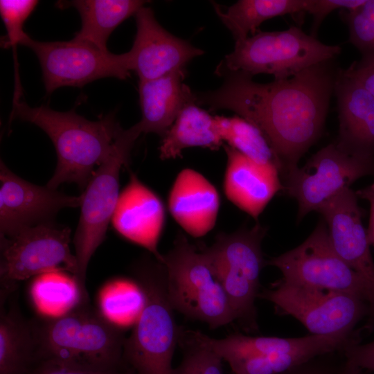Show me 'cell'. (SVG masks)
<instances>
[{
	"label": "cell",
	"mask_w": 374,
	"mask_h": 374,
	"mask_svg": "<svg viewBox=\"0 0 374 374\" xmlns=\"http://www.w3.org/2000/svg\"><path fill=\"white\" fill-rule=\"evenodd\" d=\"M339 70L331 60L269 83L256 82L240 71L229 72L222 75L225 79L217 89L195 93L196 102L211 111H233L257 127L283 175L298 167L321 136Z\"/></svg>",
	"instance_id": "cell-1"
},
{
	"label": "cell",
	"mask_w": 374,
	"mask_h": 374,
	"mask_svg": "<svg viewBox=\"0 0 374 374\" xmlns=\"http://www.w3.org/2000/svg\"><path fill=\"white\" fill-rule=\"evenodd\" d=\"M11 116L35 124L51 139L57 153V166L46 186L57 189L62 183H75L83 191L95 172L114 152L124 130L113 114L89 121L73 109L57 112L42 105L31 107L13 101Z\"/></svg>",
	"instance_id": "cell-2"
},
{
	"label": "cell",
	"mask_w": 374,
	"mask_h": 374,
	"mask_svg": "<svg viewBox=\"0 0 374 374\" xmlns=\"http://www.w3.org/2000/svg\"><path fill=\"white\" fill-rule=\"evenodd\" d=\"M30 323L33 362L49 359L103 370L127 365L123 330L89 302L57 316L35 317Z\"/></svg>",
	"instance_id": "cell-3"
},
{
	"label": "cell",
	"mask_w": 374,
	"mask_h": 374,
	"mask_svg": "<svg viewBox=\"0 0 374 374\" xmlns=\"http://www.w3.org/2000/svg\"><path fill=\"white\" fill-rule=\"evenodd\" d=\"M132 272L143 305L131 335L125 339L123 359L137 374H172L180 328L169 300L164 265L156 259H144Z\"/></svg>",
	"instance_id": "cell-4"
},
{
	"label": "cell",
	"mask_w": 374,
	"mask_h": 374,
	"mask_svg": "<svg viewBox=\"0 0 374 374\" xmlns=\"http://www.w3.org/2000/svg\"><path fill=\"white\" fill-rule=\"evenodd\" d=\"M341 52L337 45H327L297 26L280 31H259L235 42L233 51L219 64L222 75L240 71L251 77L272 75L274 80L288 79L319 63L333 60Z\"/></svg>",
	"instance_id": "cell-5"
},
{
	"label": "cell",
	"mask_w": 374,
	"mask_h": 374,
	"mask_svg": "<svg viewBox=\"0 0 374 374\" xmlns=\"http://www.w3.org/2000/svg\"><path fill=\"white\" fill-rule=\"evenodd\" d=\"M170 302L184 316L211 328L235 320L224 288L200 250L179 233L172 248L163 255Z\"/></svg>",
	"instance_id": "cell-6"
},
{
	"label": "cell",
	"mask_w": 374,
	"mask_h": 374,
	"mask_svg": "<svg viewBox=\"0 0 374 374\" xmlns=\"http://www.w3.org/2000/svg\"><path fill=\"white\" fill-rule=\"evenodd\" d=\"M141 132L136 124L124 130L114 152L96 170L81 193L80 215L73 244L78 263L75 283L82 301H89L86 288L89 262L104 241L119 197V174L127 166L131 150Z\"/></svg>",
	"instance_id": "cell-7"
},
{
	"label": "cell",
	"mask_w": 374,
	"mask_h": 374,
	"mask_svg": "<svg viewBox=\"0 0 374 374\" xmlns=\"http://www.w3.org/2000/svg\"><path fill=\"white\" fill-rule=\"evenodd\" d=\"M366 176L374 179V154L353 152L335 141L314 154L303 166L284 174L282 191L296 200L300 221Z\"/></svg>",
	"instance_id": "cell-8"
},
{
	"label": "cell",
	"mask_w": 374,
	"mask_h": 374,
	"mask_svg": "<svg viewBox=\"0 0 374 374\" xmlns=\"http://www.w3.org/2000/svg\"><path fill=\"white\" fill-rule=\"evenodd\" d=\"M71 229L53 222L28 227L10 238L0 237L1 287L15 289L33 276L69 271L75 282L78 263L69 247Z\"/></svg>",
	"instance_id": "cell-9"
},
{
	"label": "cell",
	"mask_w": 374,
	"mask_h": 374,
	"mask_svg": "<svg viewBox=\"0 0 374 374\" xmlns=\"http://www.w3.org/2000/svg\"><path fill=\"white\" fill-rule=\"evenodd\" d=\"M258 297L271 302L283 314L299 321L312 335L353 332L368 314V303L348 293L318 289L282 279Z\"/></svg>",
	"instance_id": "cell-10"
},
{
	"label": "cell",
	"mask_w": 374,
	"mask_h": 374,
	"mask_svg": "<svg viewBox=\"0 0 374 374\" xmlns=\"http://www.w3.org/2000/svg\"><path fill=\"white\" fill-rule=\"evenodd\" d=\"M266 265L277 267L285 282L348 293L367 303L363 280L334 249L322 218L303 242L266 260Z\"/></svg>",
	"instance_id": "cell-11"
},
{
	"label": "cell",
	"mask_w": 374,
	"mask_h": 374,
	"mask_svg": "<svg viewBox=\"0 0 374 374\" xmlns=\"http://www.w3.org/2000/svg\"><path fill=\"white\" fill-rule=\"evenodd\" d=\"M37 55L47 93L62 87H82L104 78L130 76L127 53L114 54L86 42H39L30 36L22 44Z\"/></svg>",
	"instance_id": "cell-12"
},
{
	"label": "cell",
	"mask_w": 374,
	"mask_h": 374,
	"mask_svg": "<svg viewBox=\"0 0 374 374\" xmlns=\"http://www.w3.org/2000/svg\"><path fill=\"white\" fill-rule=\"evenodd\" d=\"M357 198L356 192L348 187L323 203L317 211L326 224L334 249L365 284L368 314L364 328L371 333L374 330V261Z\"/></svg>",
	"instance_id": "cell-13"
},
{
	"label": "cell",
	"mask_w": 374,
	"mask_h": 374,
	"mask_svg": "<svg viewBox=\"0 0 374 374\" xmlns=\"http://www.w3.org/2000/svg\"><path fill=\"white\" fill-rule=\"evenodd\" d=\"M0 237L10 238L28 227L53 222L58 211L80 206L82 195L30 183L0 165Z\"/></svg>",
	"instance_id": "cell-14"
},
{
	"label": "cell",
	"mask_w": 374,
	"mask_h": 374,
	"mask_svg": "<svg viewBox=\"0 0 374 374\" xmlns=\"http://www.w3.org/2000/svg\"><path fill=\"white\" fill-rule=\"evenodd\" d=\"M135 17L136 33L132 47L127 53L130 70L136 73L139 82L185 69L192 59L204 53L164 29L150 8L143 6Z\"/></svg>",
	"instance_id": "cell-15"
},
{
	"label": "cell",
	"mask_w": 374,
	"mask_h": 374,
	"mask_svg": "<svg viewBox=\"0 0 374 374\" xmlns=\"http://www.w3.org/2000/svg\"><path fill=\"white\" fill-rule=\"evenodd\" d=\"M165 219L161 199L131 172L112 219L114 229L127 240L146 249L161 263L163 255L158 251V243Z\"/></svg>",
	"instance_id": "cell-16"
},
{
	"label": "cell",
	"mask_w": 374,
	"mask_h": 374,
	"mask_svg": "<svg viewBox=\"0 0 374 374\" xmlns=\"http://www.w3.org/2000/svg\"><path fill=\"white\" fill-rule=\"evenodd\" d=\"M227 163L224 179L226 198L240 210L258 220L283 184L276 166L258 165L234 148L224 145Z\"/></svg>",
	"instance_id": "cell-17"
},
{
	"label": "cell",
	"mask_w": 374,
	"mask_h": 374,
	"mask_svg": "<svg viewBox=\"0 0 374 374\" xmlns=\"http://www.w3.org/2000/svg\"><path fill=\"white\" fill-rule=\"evenodd\" d=\"M220 198L215 187L202 174L185 168L170 189L168 210L176 222L190 235L200 238L215 225Z\"/></svg>",
	"instance_id": "cell-18"
},
{
	"label": "cell",
	"mask_w": 374,
	"mask_h": 374,
	"mask_svg": "<svg viewBox=\"0 0 374 374\" xmlns=\"http://www.w3.org/2000/svg\"><path fill=\"white\" fill-rule=\"evenodd\" d=\"M339 136L336 142L349 150L374 154V96L347 69H339L335 84Z\"/></svg>",
	"instance_id": "cell-19"
},
{
	"label": "cell",
	"mask_w": 374,
	"mask_h": 374,
	"mask_svg": "<svg viewBox=\"0 0 374 374\" xmlns=\"http://www.w3.org/2000/svg\"><path fill=\"white\" fill-rule=\"evenodd\" d=\"M185 69L160 78L139 82L141 119L136 124L141 133L162 138L172 125L185 103L194 96L184 83Z\"/></svg>",
	"instance_id": "cell-20"
},
{
	"label": "cell",
	"mask_w": 374,
	"mask_h": 374,
	"mask_svg": "<svg viewBox=\"0 0 374 374\" xmlns=\"http://www.w3.org/2000/svg\"><path fill=\"white\" fill-rule=\"evenodd\" d=\"M139 0L62 1L57 7L75 8L81 18V28L73 38L88 43L101 51H109L107 43L112 33L124 20L144 6Z\"/></svg>",
	"instance_id": "cell-21"
},
{
	"label": "cell",
	"mask_w": 374,
	"mask_h": 374,
	"mask_svg": "<svg viewBox=\"0 0 374 374\" xmlns=\"http://www.w3.org/2000/svg\"><path fill=\"white\" fill-rule=\"evenodd\" d=\"M267 231L257 223L250 229L244 226L231 233H220L214 244L206 249L238 276L259 288L260 272L266 265L261 244Z\"/></svg>",
	"instance_id": "cell-22"
},
{
	"label": "cell",
	"mask_w": 374,
	"mask_h": 374,
	"mask_svg": "<svg viewBox=\"0 0 374 374\" xmlns=\"http://www.w3.org/2000/svg\"><path fill=\"white\" fill-rule=\"evenodd\" d=\"M222 143L215 117L198 107L194 93L163 137L159 157L162 160L176 159L183 150L194 147L217 150Z\"/></svg>",
	"instance_id": "cell-23"
},
{
	"label": "cell",
	"mask_w": 374,
	"mask_h": 374,
	"mask_svg": "<svg viewBox=\"0 0 374 374\" xmlns=\"http://www.w3.org/2000/svg\"><path fill=\"white\" fill-rule=\"evenodd\" d=\"M197 338L218 354L228 364L253 358L269 357L293 352L314 343L320 335L284 338L278 337H251L240 333L223 339H213L199 331H195Z\"/></svg>",
	"instance_id": "cell-24"
},
{
	"label": "cell",
	"mask_w": 374,
	"mask_h": 374,
	"mask_svg": "<svg viewBox=\"0 0 374 374\" xmlns=\"http://www.w3.org/2000/svg\"><path fill=\"white\" fill-rule=\"evenodd\" d=\"M1 301L0 374H26L34 361V343L30 320L10 301Z\"/></svg>",
	"instance_id": "cell-25"
},
{
	"label": "cell",
	"mask_w": 374,
	"mask_h": 374,
	"mask_svg": "<svg viewBox=\"0 0 374 374\" xmlns=\"http://www.w3.org/2000/svg\"><path fill=\"white\" fill-rule=\"evenodd\" d=\"M308 0H240L224 12L213 4L222 23L232 33L235 42L255 34L265 21L278 16L305 13Z\"/></svg>",
	"instance_id": "cell-26"
},
{
	"label": "cell",
	"mask_w": 374,
	"mask_h": 374,
	"mask_svg": "<svg viewBox=\"0 0 374 374\" xmlns=\"http://www.w3.org/2000/svg\"><path fill=\"white\" fill-rule=\"evenodd\" d=\"M215 126L222 141L253 162L264 166H276L278 159L262 132L244 118L216 116Z\"/></svg>",
	"instance_id": "cell-27"
},
{
	"label": "cell",
	"mask_w": 374,
	"mask_h": 374,
	"mask_svg": "<svg viewBox=\"0 0 374 374\" xmlns=\"http://www.w3.org/2000/svg\"><path fill=\"white\" fill-rule=\"evenodd\" d=\"M31 296L41 310L48 312L72 309L83 302L79 289L73 279L58 272L40 275L33 283Z\"/></svg>",
	"instance_id": "cell-28"
},
{
	"label": "cell",
	"mask_w": 374,
	"mask_h": 374,
	"mask_svg": "<svg viewBox=\"0 0 374 374\" xmlns=\"http://www.w3.org/2000/svg\"><path fill=\"white\" fill-rule=\"evenodd\" d=\"M178 343L184 357L172 374H224L222 357L202 342L194 330L180 329Z\"/></svg>",
	"instance_id": "cell-29"
},
{
	"label": "cell",
	"mask_w": 374,
	"mask_h": 374,
	"mask_svg": "<svg viewBox=\"0 0 374 374\" xmlns=\"http://www.w3.org/2000/svg\"><path fill=\"white\" fill-rule=\"evenodd\" d=\"M143 305V296L135 282L112 283L100 296L102 313L113 322L139 316Z\"/></svg>",
	"instance_id": "cell-30"
},
{
	"label": "cell",
	"mask_w": 374,
	"mask_h": 374,
	"mask_svg": "<svg viewBox=\"0 0 374 374\" xmlns=\"http://www.w3.org/2000/svg\"><path fill=\"white\" fill-rule=\"evenodd\" d=\"M341 14L348 27L349 42L362 59H374V0H366L353 10H343Z\"/></svg>",
	"instance_id": "cell-31"
},
{
	"label": "cell",
	"mask_w": 374,
	"mask_h": 374,
	"mask_svg": "<svg viewBox=\"0 0 374 374\" xmlns=\"http://www.w3.org/2000/svg\"><path fill=\"white\" fill-rule=\"evenodd\" d=\"M38 3L35 0L0 1V15L6 30V35L1 42L3 48L22 45L29 37L25 33L24 26Z\"/></svg>",
	"instance_id": "cell-32"
},
{
	"label": "cell",
	"mask_w": 374,
	"mask_h": 374,
	"mask_svg": "<svg viewBox=\"0 0 374 374\" xmlns=\"http://www.w3.org/2000/svg\"><path fill=\"white\" fill-rule=\"evenodd\" d=\"M26 374H137L128 365L109 369H96L55 360L35 361Z\"/></svg>",
	"instance_id": "cell-33"
},
{
	"label": "cell",
	"mask_w": 374,
	"mask_h": 374,
	"mask_svg": "<svg viewBox=\"0 0 374 374\" xmlns=\"http://www.w3.org/2000/svg\"><path fill=\"white\" fill-rule=\"evenodd\" d=\"M366 0H308L306 12L312 15L313 22L311 35L315 34L327 15L335 10H353Z\"/></svg>",
	"instance_id": "cell-34"
},
{
	"label": "cell",
	"mask_w": 374,
	"mask_h": 374,
	"mask_svg": "<svg viewBox=\"0 0 374 374\" xmlns=\"http://www.w3.org/2000/svg\"><path fill=\"white\" fill-rule=\"evenodd\" d=\"M347 364L362 370L374 371V341L367 344H360L355 341L344 349Z\"/></svg>",
	"instance_id": "cell-35"
},
{
	"label": "cell",
	"mask_w": 374,
	"mask_h": 374,
	"mask_svg": "<svg viewBox=\"0 0 374 374\" xmlns=\"http://www.w3.org/2000/svg\"><path fill=\"white\" fill-rule=\"evenodd\" d=\"M347 71L374 96V59H361Z\"/></svg>",
	"instance_id": "cell-36"
},
{
	"label": "cell",
	"mask_w": 374,
	"mask_h": 374,
	"mask_svg": "<svg viewBox=\"0 0 374 374\" xmlns=\"http://www.w3.org/2000/svg\"><path fill=\"white\" fill-rule=\"evenodd\" d=\"M358 197L368 201L370 205L368 227L366 231L370 245L374 246V183L356 192Z\"/></svg>",
	"instance_id": "cell-37"
},
{
	"label": "cell",
	"mask_w": 374,
	"mask_h": 374,
	"mask_svg": "<svg viewBox=\"0 0 374 374\" xmlns=\"http://www.w3.org/2000/svg\"><path fill=\"white\" fill-rule=\"evenodd\" d=\"M283 374H342L341 369L335 371L330 367L310 363H305Z\"/></svg>",
	"instance_id": "cell-38"
},
{
	"label": "cell",
	"mask_w": 374,
	"mask_h": 374,
	"mask_svg": "<svg viewBox=\"0 0 374 374\" xmlns=\"http://www.w3.org/2000/svg\"><path fill=\"white\" fill-rule=\"evenodd\" d=\"M342 374H364L363 370L355 367L353 365L344 363L343 368H341Z\"/></svg>",
	"instance_id": "cell-39"
}]
</instances>
